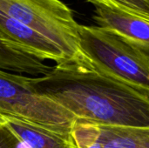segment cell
I'll list each match as a JSON object with an SVG mask.
<instances>
[{
  "mask_svg": "<svg viewBox=\"0 0 149 148\" xmlns=\"http://www.w3.org/2000/svg\"><path fill=\"white\" fill-rule=\"evenodd\" d=\"M9 118L70 135L76 119L37 92L28 77L0 69V119Z\"/></svg>",
  "mask_w": 149,
  "mask_h": 148,
  "instance_id": "cell-4",
  "label": "cell"
},
{
  "mask_svg": "<svg viewBox=\"0 0 149 148\" xmlns=\"http://www.w3.org/2000/svg\"><path fill=\"white\" fill-rule=\"evenodd\" d=\"M95 7L123 11L149 21V0H86Z\"/></svg>",
  "mask_w": 149,
  "mask_h": 148,
  "instance_id": "cell-10",
  "label": "cell"
},
{
  "mask_svg": "<svg viewBox=\"0 0 149 148\" xmlns=\"http://www.w3.org/2000/svg\"><path fill=\"white\" fill-rule=\"evenodd\" d=\"M52 68V66L46 65L44 60L23 51L0 37L1 70L39 77L48 73Z\"/></svg>",
  "mask_w": 149,
  "mask_h": 148,
  "instance_id": "cell-9",
  "label": "cell"
},
{
  "mask_svg": "<svg viewBox=\"0 0 149 148\" xmlns=\"http://www.w3.org/2000/svg\"><path fill=\"white\" fill-rule=\"evenodd\" d=\"M2 122L24 148H77L70 135L27 122L1 118Z\"/></svg>",
  "mask_w": 149,
  "mask_h": 148,
  "instance_id": "cell-8",
  "label": "cell"
},
{
  "mask_svg": "<svg viewBox=\"0 0 149 148\" xmlns=\"http://www.w3.org/2000/svg\"><path fill=\"white\" fill-rule=\"evenodd\" d=\"M0 148H24L2 122H0Z\"/></svg>",
  "mask_w": 149,
  "mask_h": 148,
  "instance_id": "cell-11",
  "label": "cell"
},
{
  "mask_svg": "<svg viewBox=\"0 0 149 148\" xmlns=\"http://www.w3.org/2000/svg\"><path fill=\"white\" fill-rule=\"evenodd\" d=\"M0 37L23 51L56 65L72 63L68 56L50 39L23 25L0 11Z\"/></svg>",
  "mask_w": 149,
  "mask_h": 148,
  "instance_id": "cell-6",
  "label": "cell"
},
{
  "mask_svg": "<svg viewBox=\"0 0 149 148\" xmlns=\"http://www.w3.org/2000/svg\"><path fill=\"white\" fill-rule=\"evenodd\" d=\"M79 46L93 69L149 93V54L97 25L79 28Z\"/></svg>",
  "mask_w": 149,
  "mask_h": 148,
  "instance_id": "cell-2",
  "label": "cell"
},
{
  "mask_svg": "<svg viewBox=\"0 0 149 148\" xmlns=\"http://www.w3.org/2000/svg\"><path fill=\"white\" fill-rule=\"evenodd\" d=\"M31 86L79 121L120 128H149V93L114 80L79 63L52 66L28 77Z\"/></svg>",
  "mask_w": 149,
  "mask_h": 148,
  "instance_id": "cell-1",
  "label": "cell"
},
{
  "mask_svg": "<svg viewBox=\"0 0 149 148\" xmlns=\"http://www.w3.org/2000/svg\"><path fill=\"white\" fill-rule=\"evenodd\" d=\"M93 18L97 26L149 54L148 20L104 7H95Z\"/></svg>",
  "mask_w": 149,
  "mask_h": 148,
  "instance_id": "cell-7",
  "label": "cell"
},
{
  "mask_svg": "<svg viewBox=\"0 0 149 148\" xmlns=\"http://www.w3.org/2000/svg\"><path fill=\"white\" fill-rule=\"evenodd\" d=\"M71 137L77 148H149V128H120L76 120Z\"/></svg>",
  "mask_w": 149,
  "mask_h": 148,
  "instance_id": "cell-5",
  "label": "cell"
},
{
  "mask_svg": "<svg viewBox=\"0 0 149 148\" xmlns=\"http://www.w3.org/2000/svg\"><path fill=\"white\" fill-rule=\"evenodd\" d=\"M0 11L50 39L72 63L91 65L79 46V24L60 0H0Z\"/></svg>",
  "mask_w": 149,
  "mask_h": 148,
  "instance_id": "cell-3",
  "label": "cell"
}]
</instances>
